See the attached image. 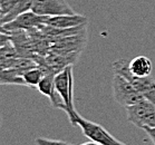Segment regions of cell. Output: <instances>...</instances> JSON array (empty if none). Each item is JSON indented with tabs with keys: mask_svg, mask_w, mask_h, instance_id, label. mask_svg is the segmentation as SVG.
Masks as SVG:
<instances>
[{
	"mask_svg": "<svg viewBox=\"0 0 155 145\" xmlns=\"http://www.w3.org/2000/svg\"><path fill=\"white\" fill-rule=\"evenodd\" d=\"M54 83H55V88L57 93L59 94L60 98L63 99L65 104V110L64 112L67 114L69 122L74 120L76 116V110L74 106V81H73V65H69L63 71H60L58 74L55 75L54 77Z\"/></svg>",
	"mask_w": 155,
	"mask_h": 145,
	"instance_id": "obj_1",
	"label": "cell"
},
{
	"mask_svg": "<svg viewBox=\"0 0 155 145\" xmlns=\"http://www.w3.org/2000/svg\"><path fill=\"white\" fill-rule=\"evenodd\" d=\"M130 61L125 59H118L113 63V71L116 74H120L126 78L145 99L152 102L155 105V81L151 76L147 77H137L130 73L128 67Z\"/></svg>",
	"mask_w": 155,
	"mask_h": 145,
	"instance_id": "obj_2",
	"label": "cell"
},
{
	"mask_svg": "<svg viewBox=\"0 0 155 145\" xmlns=\"http://www.w3.org/2000/svg\"><path fill=\"white\" fill-rule=\"evenodd\" d=\"M71 123L74 126H79L83 134L87 138L101 145H126L118 141L117 138H115L113 135L109 134L99 124L83 118L78 113L76 114V116L74 117V120H71Z\"/></svg>",
	"mask_w": 155,
	"mask_h": 145,
	"instance_id": "obj_3",
	"label": "cell"
},
{
	"mask_svg": "<svg viewBox=\"0 0 155 145\" xmlns=\"http://www.w3.org/2000/svg\"><path fill=\"white\" fill-rule=\"evenodd\" d=\"M112 88H113L114 99L124 107L134 105L136 103L145 99L144 96L142 95L126 78L120 74H116V73H114Z\"/></svg>",
	"mask_w": 155,
	"mask_h": 145,
	"instance_id": "obj_4",
	"label": "cell"
},
{
	"mask_svg": "<svg viewBox=\"0 0 155 145\" xmlns=\"http://www.w3.org/2000/svg\"><path fill=\"white\" fill-rule=\"evenodd\" d=\"M127 120L136 127H155V105L147 99H143L134 105L125 107Z\"/></svg>",
	"mask_w": 155,
	"mask_h": 145,
	"instance_id": "obj_5",
	"label": "cell"
},
{
	"mask_svg": "<svg viewBox=\"0 0 155 145\" xmlns=\"http://www.w3.org/2000/svg\"><path fill=\"white\" fill-rule=\"evenodd\" d=\"M46 16H41L34 12L32 10L25 11L22 14L18 15L17 17L11 21L4 24V28L8 34L14 30H28V29L37 28L40 25L45 24Z\"/></svg>",
	"mask_w": 155,
	"mask_h": 145,
	"instance_id": "obj_6",
	"label": "cell"
},
{
	"mask_svg": "<svg viewBox=\"0 0 155 145\" xmlns=\"http://www.w3.org/2000/svg\"><path fill=\"white\" fill-rule=\"evenodd\" d=\"M31 10L41 16L76 14L65 0H35Z\"/></svg>",
	"mask_w": 155,
	"mask_h": 145,
	"instance_id": "obj_7",
	"label": "cell"
},
{
	"mask_svg": "<svg viewBox=\"0 0 155 145\" xmlns=\"http://www.w3.org/2000/svg\"><path fill=\"white\" fill-rule=\"evenodd\" d=\"M87 41V31L86 29L81 30L76 35H71L61 38L54 43L50 47L51 51L57 53H81L84 49Z\"/></svg>",
	"mask_w": 155,
	"mask_h": 145,
	"instance_id": "obj_8",
	"label": "cell"
},
{
	"mask_svg": "<svg viewBox=\"0 0 155 145\" xmlns=\"http://www.w3.org/2000/svg\"><path fill=\"white\" fill-rule=\"evenodd\" d=\"M87 17L83 15H58V16H46L45 24L56 28H73L77 26L87 24Z\"/></svg>",
	"mask_w": 155,
	"mask_h": 145,
	"instance_id": "obj_9",
	"label": "cell"
},
{
	"mask_svg": "<svg viewBox=\"0 0 155 145\" xmlns=\"http://www.w3.org/2000/svg\"><path fill=\"white\" fill-rule=\"evenodd\" d=\"M54 75H45L40 83L38 84L37 88L42 95L48 97L53 107L55 108H59V110H65V104H64L63 99L60 98L59 94L57 93L55 88V83H54Z\"/></svg>",
	"mask_w": 155,
	"mask_h": 145,
	"instance_id": "obj_10",
	"label": "cell"
},
{
	"mask_svg": "<svg viewBox=\"0 0 155 145\" xmlns=\"http://www.w3.org/2000/svg\"><path fill=\"white\" fill-rule=\"evenodd\" d=\"M130 73L137 77H147L151 76L153 65L150 58L146 56H137L133 58L128 64Z\"/></svg>",
	"mask_w": 155,
	"mask_h": 145,
	"instance_id": "obj_11",
	"label": "cell"
},
{
	"mask_svg": "<svg viewBox=\"0 0 155 145\" xmlns=\"http://www.w3.org/2000/svg\"><path fill=\"white\" fill-rule=\"evenodd\" d=\"M18 58L19 55L11 43L0 47V68H12Z\"/></svg>",
	"mask_w": 155,
	"mask_h": 145,
	"instance_id": "obj_12",
	"label": "cell"
},
{
	"mask_svg": "<svg viewBox=\"0 0 155 145\" xmlns=\"http://www.w3.org/2000/svg\"><path fill=\"white\" fill-rule=\"evenodd\" d=\"M0 85L26 86L22 76L15 68H0Z\"/></svg>",
	"mask_w": 155,
	"mask_h": 145,
	"instance_id": "obj_13",
	"label": "cell"
},
{
	"mask_svg": "<svg viewBox=\"0 0 155 145\" xmlns=\"http://www.w3.org/2000/svg\"><path fill=\"white\" fill-rule=\"evenodd\" d=\"M45 75L46 74H45V71H42V68L39 67L37 65L36 67H32L27 71H25L24 75H22V78H24L26 86L34 88V87L38 86V84L40 83V81L44 78Z\"/></svg>",
	"mask_w": 155,
	"mask_h": 145,
	"instance_id": "obj_14",
	"label": "cell"
},
{
	"mask_svg": "<svg viewBox=\"0 0 155 145\" xmlns=\"http://www.w3.org/2000/svg\"><path fill=\"white\" fill-rule=\"evenodd\" d=\"M34 2H35V0H19V2L16 5V7H15L9 14L1 18L2 24L11 21L12 19H15V18L17 17L18 15L22 14V12H25V11L31 10V7H32V5H34Z\"/></svg>",
	"mask_w": 155,
	"mask_h": 145,
	"instance_id": "obj_15",
	"label": "cell"
},
{
	"mask_svg": "<svg viewBox=\"0 0 155 145\" xmlns=\"http://www.w3.org/2000/svg\"><path fill=\"white\" fill-rule=\"evenodd\" d=\"M19 2V0H0V16L1 18L10 12L16 5Z\"/></svg>",
	"mask_w": 155,
	"mask_h": 145,
	"instance_id": "obj_16",
	"label": "cell"
},
{
	"mask_svg": "<svg viewBox=\"0 0 155 145\" xmlns=\"http://www.w3.org/2000/svg\"><path fill=\"white\" fill-rule=\"evenodd\" d=\"M37 145H73L68 142L59 141V140H53V138H46V137H37L35 140Z\"/></svg>",
	"mask_w": 155,
	"mask_h": 145,
	"instance_id": "obj_17",
	"label": "cell"
},
{
	"mask_svg": "<svg viewBox=\"0 0 155 145\" xmlns=\"http://www.w3.org/2000/svg\"><path fill=\"white\" fill-rule=\"evenodd\" d=\"M10 43V35L7 32H1L0 31V47L8 45Z\"/></svg>",
	"mask_w": 155,
	"mask_h": 145,
	"instance_id": "obj_18",
	"label": "cell"
},
{
	"mask_svg": "<svg viewBox=\"0 0 155 145\" xmlns=\"http://www.w3.org/2000/svg\"><path fill=\"white\" fill-rule=\"evenodd\" d=\"M144 131L155 145V127H145Z\"/></svg>",
	"mask_w": 155,
	"mask_h": 145,
	"instance_id": "obj_19",
	"label": "cell"
},
{
	"mask_svg": "<svg viewBox=\"0 0 155 145\" xmlns=\"http://www.w3.org/2000/svg\"><path fill=\"white\" fill-rule=\"evenodd\" d=\"M0 31L1 32H7L6 31V29L4 28V24H2V20H1V16H0ZM8 34V32H7ZM10 35V34H9Z\"/></svg>",
	"mask_w": 155,
	"mask_h": 145,
	"instance_id": "obj_20",
	"label": "cell"
},
{
	"mask_svg": "<svg viewBox=\"0 0 155 145\" xmlns=\"http://www.w3.org/2000/svg\"><path fill=\"white\" fill-rule=\"evenodd\" d=\"M81 145H101V144L92 141V142H86V143H83V144H81Z\"/></svg>",
	"mask_w": 155,
	"mask_h": 145,
	"instance_id": "obj_21",
	"label": "cell"
}]
</instances>
